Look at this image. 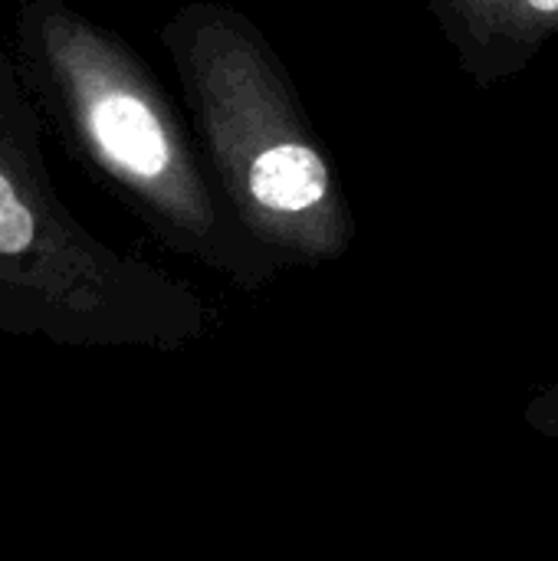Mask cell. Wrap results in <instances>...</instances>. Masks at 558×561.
Masks as SVG:
<instances>
[{
    "label": "cell",
    "instance_id": "3",
    "mask_svg": "<svg viewBox=\"0 0 558 561\" xmlns=\"http://www.w3.org/2000/svg\"><path fill=\"white\" fill-rule=\"evenodd\" d=\"M33 240V217L16 197L13 184L0 174V253H20Z\"/></svg>",
    "mask_w": 558,
    "mask_h": 561
},
{
    "label": "cell",
    "instance_id": "1",
    "mask_svg": "<svg viewBox=\"0 0 558 561\" xmlns=\"http://www.w3.org/2000/svg\"><path fill=\"white\" fill-rule=\"evenodd\" d=\"M92 131L118 164L141 178H155L168 164V141L158 118L141 99L128 92H109L95 102Z\"/></svg>",
    "mask_w": 558,
    "mask_h": 561
},
{
    "label": "cell",
    "instance_id": "2",
    "mask_svg": "<svg viewBox=\"0 0 558 561\" xmlns=\"http://www.w3.org/2000/svg\"><path fill=\"white\" fill-rule=\"evenodd\" d=\"M253 197L280 214H296L316 207L329 191L326 161L306 145H276L263 151L250 168Z\"/></svg>",
    "mask_w": 558,
    "mask_h": 561
},
{
    "label": "cell",
    "instance_id": "4",
    "mask_svg": "<svg viewBox=\"0 0 558 561\" xmlns=\"http://www.w3.org/2000/svg\"><path fill=\"white\" fill-rule=\"evenodd\" d=\"M526 3L539 13H556L558 10V0H526Z\"/></svg>",
    "mask_w": 558,
    "mask_h": 561
}]
</instances>
